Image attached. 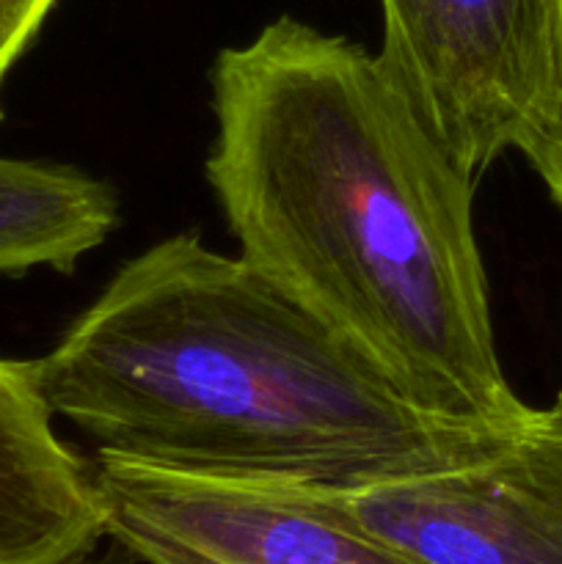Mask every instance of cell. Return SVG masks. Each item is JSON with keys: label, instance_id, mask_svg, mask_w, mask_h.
Instances as JSON below:
<instances>
[{"label": "cell", "instance_id": "7", "mask_svg": "<svg viewBox=\"0 0 562 564\" xmlns=\"http://www.w3.org/2000/svg\"><path fill=\"white\" fill-rule=\"evenodd\" d=\"M119 224V198L77 169L0 158V275L72 273Z\"/></svg>", "mask_w": 562, "mask_h": 564}, {"label": "cell", "instance_id": "6", "mask_svg": "<svg viewBox=\"0 0 562 564\" xmlns=\"http://www.w3.org/2000/svg\"><path fill=\"white\" fill-rule=\"evenodd\" d=\"M53 416L39 364L0 358V564H64L108 538L94 471Z\"/></svg>", "mask_w": 562, "mask_h": 564}, {"label": "cell", "instance_id": "4", "mask_svg": "<svg viewBox=\"0 0 562 564\" xmlns=\"http://www.w3.org/2000/svg\"><path fill=\"white\" fill-rule=\"evenodd\" d=\"M108 538L152 564H424L328 490L193 477L97 455Z\"/></svg>", "mask_w": 562, "mask_h": 564}, {"label": "cell", "instance_id": "11", "mask_svg": "<svg viewBox=\"0 0 562 564\" xmlns=\"http://www.w3.org/2000/svg\"><path fill=\"white\" fill-rule=\"evenodd\" d=\"M554 405H560V408H562V391H560V397H556V402H554Z\"/></svg>", "mask_w": 562, "mask_h": 564}, {"label": "cell", "instance_id": "3", "mask_svg": "<svg viewBox=\"0 0 562 564\" xmlns=\"http://www.w3.org/2000/svg\"><path fill=\"white\" fill-rule=\"evenodd\" d=\"M380 64L474 182L562 94L560 0H380Z\"/></svg>", "mask_w": 562, "mask_h": 564}, {"label": "cell", "instance_id": "2", "mask_svg": "<svg viewBox=\"0 0 562 564\" xmlns=\"http://www.w3.org/2000/svg\"><path fill=\"white\" fill-rule=\"evenodd\" d=\"M36 364L53 413L97 455L193 477L350 494L468 466L516 435L419 408L196 235L127 262Z\"/></svg>", "mask_w": 562, "mask_h": 564}, {"label": "cell", "instance_id": "10", "mask_svg": "<svg viewBox=\"0 0 562 564\" xmlns=\"http://www.w3.org/2000/svg\"><path fill=\"white\" fill-rule=\"evenodd\" d=\"M108 549L105 551H88V554H80L75 556V560L64 562V564H152L147 562L143 556H138L136 551H130L127 545H121L119 540L108 538Z\"/></svg>", "mask_w": 562, "mask_h": 564}, {"label": "cell", "instance_id": "8", "mask_svg": "<svg viewBox=\"0 0 562 564\" xmlns=\"http://www.w3.org/2000/svg\"><path fill=\"white\" fill-rule=\"evenodd\" d=\"M55 0H0V83L31 44Z\"/></svg>", "mask_w": 562, "mask_h": 564}, {"label": "cell", "instance_id": "12", "mask_svg": "<svg viewBox=\"0 0 562 564\" xmlns=\"http://www.w3.org/2000/svg\"><path fill=\"white\" fill-rule=\"evenodd\" d=\"M560 17H562V0H560Z\"/></svg>", "mask_w": 562, "mask_h": 564}, {"label": "cell", "instance_id": "9", "mask_svg": "<svg viewBox=\"0 0 562 564\" xmlns=\"http://www.w3.org/2000/svg\"><path fill=\"white\" fill-rule=\"evenodd\" d=\"M518 152L538 171L549 196L562 209V97L556 102L551 119Z\"/></svg>", "mask_w": 562, "mask_h": 564}, {"label": "cell", "instance_id": "1", "mask_svg": "<svg viewBox=\"0 0 562 564\" xmlns=\"http://www.w3.org/2000/svg\"><path fill=\"white\" fill-rule=\"evenodd\" d=\"M204 171L240 257L450 422L518 433L463 174L378 55L279 17L213 66Z\"/></svg>", "mask_w": 562, "mask_h": 564}, {"label": "cell", "instance_id": "5", "mask_svg": "<svg viewBox=\"0 0 562 564\" xmlns=\"http://www.w3.org/2000/svg\"><path fill=\"white\" fill-rule=\"evenodd\" d=\"M334 496L424 564H562V408L483 460Z\"/></svg>", "mask_w": 562, "mask_h": 564}]
</instances>
